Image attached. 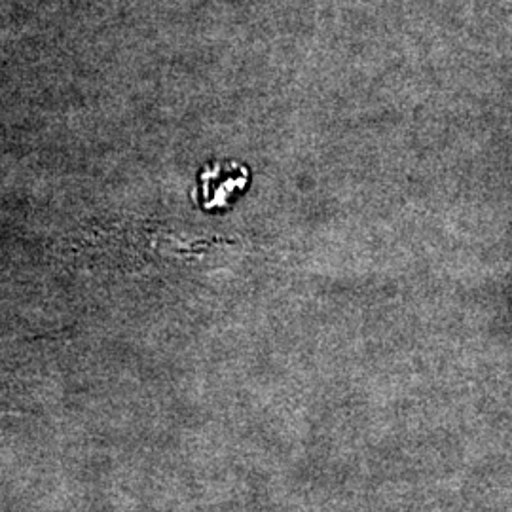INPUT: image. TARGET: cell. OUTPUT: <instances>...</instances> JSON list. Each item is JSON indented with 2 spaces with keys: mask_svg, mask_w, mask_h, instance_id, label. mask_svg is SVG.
Returning a JSON list of instances; mask_svg holds the SVG:
<instances>
[{
  "mask_svg": "<svg viewBox=\"0 0 512 512\" xmlns=\"http://www.w3.org/2000/svg\"><path fill=\"white\" fill-rule=\"evenodd\" d=\"M202 202L205 209L228 207L234 194L249 183L247 167L239 164H213L202 171Z\"/></svg>",
  "mask_w": 512,
  "mask_h": 512,
  "instance_id": "1",
  "label": "cell"
}]
</instances>
